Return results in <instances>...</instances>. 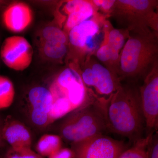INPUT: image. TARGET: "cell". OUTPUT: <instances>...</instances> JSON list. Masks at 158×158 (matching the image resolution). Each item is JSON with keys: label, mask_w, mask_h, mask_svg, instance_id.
<instances>
[{"label": "cell", "mask_w": 158, "mask_h": 158, "mask_svg": "<svg viewBox=\"0 0 158 158\" xmlns=\"http://www.w3.org/2000/svg\"><path fill=\"white\" fill-rule=\"evenodd\" d=\"M139 86L121 82L106 105L109 132L126 137L132 144L144 137L145 131Z\"/></svg>", "instance_id": "obj_1"}, {"label": "cell", "mask_w": 158, "mask_h": 158, "mask_svg": "<svg viewBox=\"0 0 158 158\" xmlns=\"http://www.w3.org/2000/svg\"><path fill=\"white\" fill-rule=\"evenodd\" d=\"M120 53V81L139 85L158 65V32L131 34Z\"/></svg>", "instance_id": "obj_2"}, {"label": "cell", "mask_w": 158, "mask_h": 158, "mask_svg": "<svg viewBox=\"0 0 158 158\" xmlns=\"http://www.w3.org/2000/svg\"><path fill=\"white\" fill-rule=\"evenodd\" d=\"M107 98L100 97L92 91L84 104L64 116L58 127L62 140L71 144L109 132Z\"/></svg>", "instance_id": "obj_3"}, {"label": "cell", "mask_w": 158, "mask_h": 158, "mask_svg": "<svg viewBox=\"0 0 158 158\" xmlns=\"http://www.w3.org/2000/svg\"><path fill=\"white\" fill-rule=\"evenodd\" d=\"M108 17L131 34L158 32V1L115 0Z\"/></svg>", "instance_id": "obj_4"}, {"label": "cell", "mask_w": 158, "mask_h": 158, "mask_svg": "<svg viewBox=\"0 0 158 158\" xmlns=\"http://www.w3.org/2000/svg\"><path fill=\"white\" fill-rule=\"evenodd\" d=\"M105 15L97 12L93 16L71 29L68 34L69 51L65 62L80 66L97 48L95 39L107 19Z\"/></svg>", "instance_id": "obj_5"}, {"label": "cell", "mask_w": 158, "mask_h": 158, "mask_svg": "<svg viewBox=\"0 0 158 158\" xmlns=\"http://www.w3.org/2000/svg\"><path fill=\"white\" fill-rule=\"evenodd\" d=\"M79 73L86 88L100 97L107 98L116 91L121 82L118 77L97 60L89 56L79 67Z\"/></svg>", "instance_id": "obj_6"}, {"label": "cell", "mask_w": 158, "mask_h": 158, "mask_svg": "<svg viewBox=\"0 0 158 158\" xmlns=\"http://www.w3.org/2000/svg\"><path fill=\"white\" fill-rule=\"evenodd\" d=\"M102 29L103 40L93 56L113 74L118 77L120 53L128 38L129 32L123 29L114 28L107 19L104 22Z\"/></svg>", "instance_id": "obj_7"}, {"label": "cell", "mask_w": 158, "mask_h": 158, "mask_svg": "<svg viewBox=\"0 0 158 158\" xmlns=\"http://www.w3.org/2000/svg\"><path fill=\"white\" fill-rule=\"evenodd\" d=\"M50 90L54 99L67 98L74 110L84 104L91 93L82 81L77 67L72 65H69L58 74Z\"/></svg>", "instance_id": "obj_8"}, {"label": "cell", "mask_w": 158, "mask_h": 158, "mask_svg": "<svg viewBox=\"0 0 158 158\" xmlns=\"http://www.w3.org/2000/svg\"><path fill=\"white\" fill-rule=\"evenodd\" d=\"M70 145L74 158H118L130 147L124 141L104 134L92 136Z\"/></svg>", "instance_id": "obj_9"}, {"label": "cell", "mask_w": 158, "mask_h": 158, "mask_svg": "<svg viewBox=\"0 0 158 158\" xmlns=\"http://www.w3.org/2000/svg\"><path fill=\"white\" fill-rule=\"evenodd\" d=\"M139 91L147 135L158 131V65L144 79Z\"/></svg>", "instance_id": "obj_10"}, {"label": "cell", "mask_w": 158, "mask_h": 158, "mask_svg": "<svg viewBox=\"0 0 158 158\" xmlns=\"http://www.w3.org/2000/svg\"><path fill=\"white\" fill-rule=\"evenodd\" d=\"M34 51L31 44L23 37L11 36L4 40L0 48V57L9 68L23 71L31 65Z\"/></svg>", "instance_id": "obj_11"}, {"label": "cell", "mask_w": 158, "mask_h": 158, "mask_svg": "<svg viewBox=\"0 0 158 158\" xmlns=\"http://www.w3.org/2000/svg\"><path fill=\"white\" fill-rule=\"evenodd\" d=\"M28 116L34 127H47L51 123L50 114L54 98L50 90L41 86L30 89L27 94Z\"/></svg>", "instance_id": "obj_12"}, {"label": "cell", "mask_w": 158, "mask_h": 158, "mask_svg": "<svg viewBox=\"0 0 158 158\" xmlns=\"http://www.w3.org/2000/svg\"><path fill=\"white\" fill-rule=\"evenodd\" d=\"M32 9L26 3L15 2L6 7L2 15L3 23L6 28L13 33L25 31L32 23Z\"/></svg>", "instance_id": "obj_13"}, {"label": "cell", "mask_w": 158, "mask_h": 158, "mask_svg": "<svg viewBox=\"0 0 158 158\" xmlns=\"http://www.w3.org/2000/svg\"><path fill=\"white\" fill-rule=\"evenodd\" d=\"M3 140L11 148H31L32 136L23 123L11 117L4 120L2 130Z\"/></svg>", "instance_id": "obj_14"}, {"label": "cell", "mask_w": 158, "mask_h": 158, "mask_svg": "<svg viewBox=\"0 0 158 158\" xmlns=\"http://www.w3.org/2000/svg\"><path fill=\"white\" fill-rule=\"evenodd\" d=\"M98 11L92 1L79 0L70 13L65 17L62 29L68 35L72 29L89 19Z\"/></svg>", "instance_id": "obj_15"}, {"label": "cell", "mask_w": 158, "mask_h": 158, "mask_svg": "<svg viewBox=\"0 0 158 158\" xmlns=\"http://www.w3.org/2000/svg\"><path fill=\"white\" fill-rule=\"evenodd\" d=\"M42 56L56 63H63L69 51V44L58 41H42L39 43Z\"/></svg>", "instance_id": "obj_16"}, {"label": "cell", "mask_w": 158, "mask_h": 158, "mask_svg": "<svg viewBox=\"0 0 158 158\" xmlns=\"http://www.w3.org/2000/svg\"><path fill=\"white\" fill-rule=\"evenodd\" d=\"M62 140L58 135L46 134L40 137L35 146L37 153L43 157H48L62 148Z\"/></svg>", "instance_id": "obj_17"}, {"label": "cell", "mask_w": 158, "mask_h": 158, "mask_svg": "<svg viewBox=\"0 0 158 158\" xmlns=\"http://www.w3.org/2000/svg\"><path fill=\"white\" fill-rule=\"evenodd\" d=\"M39 37L40 42L58 41L69 44L68 35L56 21L40 30Z\"/></svg>", "instance_id": "obj_18"}, {"label": "cell", "mask_w": 158, "mask_h": 158, "mask_svg": "<svg viewBox=\"0 0 158 158\" xmlns=\"http://www.w3.org/2000/svg\"><path fill=\"white\" fill-rule=\"evenodd\" d=\"M15 89L13 83L7 77L0 75V110L9 107L13 103Z\"/></svg>", "instance_id": "obj_19"}, {"label": "cell", "mask_w": 158, "mask_h": 158, "mask_svg": "<svg viewBox=\"0 0 158 158\" xmlns=\"http://www.w3.org/2000/svg\"><path fill=\"white\" fill-rule=\"evenodd\" d=\"M154 133H150L136 141L118 158H148V145Z\"/></svg>", "instance_id": "obj_20"}, {"label": "cell", "mask_w": 158, "mask_h": 158, "mask_svg": "<svg viewBox=\"0 0 158 158\" xmlns=\"http://www.w3.org/2000/svg\"><path fill=\"white\" fill-rule=\"evenodd\" d=\"M73 110L67 98L59 97L54 99L50 114L51 123L59 118L64 117Z\"/></svg>", "instance_id": "obj_21"}, {"label": "cell", "mask_w": 158, "mask_h": 158, "mask_svg": "<svg viewBox=\"0 0 158 158\" xmlns=\"http://www.w3.org/2000/svg\"><path fill=\"white\" fill-rule=\"evenodd\" d=\"M4 158H43L31 148H13L10 147L6 152Z\"/></svg>", "instance_id": "obj_22"}, {"label": "cell", "mask_w": 158, "mask_h": 158, "mask_svg": "<svg viewBox=\"0 0 158 158\" xmlns=\"http://www.w3.org/2000/svg\"><path fill=\"white\" fill-rule=\"evenodd\" d=\"M148 158H158V133L153 134L147 147Z\"/></svg>", "instance_id": "obj_23"}, {"label": "cell", "mask_w": 158, "mask_h": 158, "mask_svg": "<svg viewBox=\"0 0 158 158\" xmlns=\"http://www.w3.org/2000/svg\"><path fill=\"white\" fill-rule=\"evenodd\" d=\"M48 158H74V153L71 148H60L56 152L49 156Z\"/></svg>", "instance_id": "obj_24"}, {"label": "cell", "mask_w": 158, "mask_h": 158, "mask_svg": "<svg viewBox=\"0 0 158 158\" xmlns=\"http://www.w3.org/2000/svg\"><path fill=\"white\" fill-rule=\"evenodd\" d=\"M4 122V120H3V118L0 116V148L3 146L4 142H5V141L3 140L2 136V130Z\"/></svg>", "instance_id": "obj_25"}, {"label": "cell", "mask_w": 158, "mask_h": 158, "mask_svg": "<svg viewBox=\"0 0 158 158\" xmlns=\"http://www.w3.org/2000/svg\"><path fill=\"white\" fill-rule=\"evenodd\" d=\"M6 2L4 1H0V9H2L3 7H4V6L6 5Z\"/></svg>", "instance_id": "obj_26"}]
</instances>
